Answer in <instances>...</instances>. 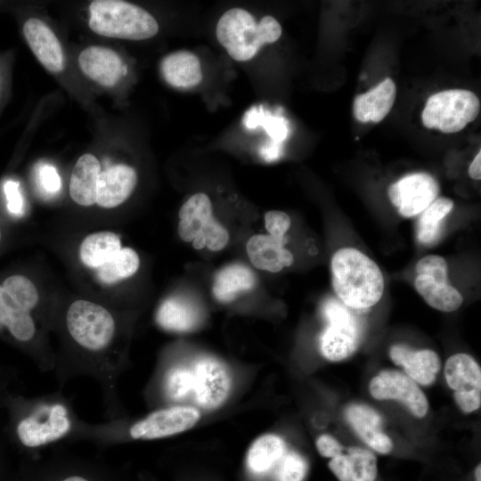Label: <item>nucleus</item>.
I'll use <instances>...</instances> for the list:
<instances>
[{"mask_svg":"<svg viewBox=\"0 0 481 481\" xmlns=\"http://www.w3.org/2000/svg\"><path fill=\"white\" fill-rule=\"evenodd\" d=\"M316 447L319 453L326 458H333L345 449L334 437L329 435L319 436L316 441Z\"/></svg>","mask_w":481,"mask_h":481,"instance_id":"36","label":"nucleus"},{"mask_svg":"<svg viewBox=\"0 0 481 481\" xmlns=\"http://www.w3.org/2000/svg\"><path fill=\"white\" fill-rule=\"evenodd\" d=\"M89 14V28L102 37L143 40L159 31L156 19L148 11L126 1H92Z\"/></svg>","mask_w":481,"mask_h":481,"instance_id":"6","label":"nucleus"},{"mask_svg":"<svg viewBox=\"0 0 481 481\" xmlns=\"http://www.w3.org/2000/svg\"><path fill=\"white\" fill-rule=\"evenodd\" d=\"M255 284V274L249 267L233 264L217 273L214 279L212 291L219 301L230 302L240 293L253 289Z\"/></svg>","mask_w":481,"mask_h":481,"instance_id":"24","label":"nucleus"},{"mask_svg":"<svg viewBox=\"0 0 481 481\" xmlns=\"http://www.w3.org/2000/svg\"><path fill=\"white\" fill-rule=\"evenodd\" d=\"M281 32V24L273 16H264L257 22L241 8L226 11L216 29L218 42L238 61L252 59L264 45L276 42Z\"/></svg>","mask_w":481,"mask_h":481,"instance_id":"5","label":"nucleus"},{"mask_svg":"<svg viewBox=\"0 0 481 481\" xmlns=\"http://www.w3.org/2000/svg\"><path fill=\"white\" fill-rule=\"evenodd\" d=\"M23 34L29 48L47 70L53 73L62 70L64 60L61 43L46 23L37 18H29L23 25Z\"/></svg>","mask_w":481,"mask_h":481,"instance_id":"15","label":"nucleus"},{"mask_svg":"<svg viewBox=\"0 0 481 481\" xmlns=\"http://www.w3.org/2000/svg\"><path fill=\"white\" fill-rule=\"evenodd\" d=\"M137 183L135 170L126 164H117L101 173L96 203L112 208L126 201Z\"/></svg>","mask_w":481,"mask_h":481,"instance_id":"16","label":"nucleus"},{"mask_svg":"<svg viewBox=\"0 0 481 481\" xmlns=\"http://www.w3.org/2000/svg\"><path fill=\"white\" fill-rule=\"evenodd\" d=\"M4 439L23 453H33L62 442H73L81 419L72 400L61 389L36 396L5 392Z\"/></svg>","mask_w":481,"mask_h":481,"instance_id":"2","label":"nucleus"},{"mask_svg":"<svg viewBox=\"0 0 481 481\" xmlns=\"http://www.w3.org/2000/svg\"><path fill=\"white\" fill-rule=\"evenodd\" d=\"M448 198H436L421 213L416 224V236L423 245H433L441 237L442 222L453 208Z\"/></svg>","mask_w":481,"mask_h":481,"instance_id":"28","label":"nucleus"},{"mask_svg":"<svg viewBox=\"0 0 481 481\" xmlns=\"http://www.w3.org/2000/svg\"><path fill=\"white\" fill-rule=\"evenodd\" d=\"M480 163H481V152L479 151L469 167V175L474 180H480L481 178Z\"/></svg>","mask_w":481,"mask_h":481,"instance_id":"39","label":"nucleus"},{"mask_svg":"<svg viewBox=\"0 0 481 481\" xmlns=\"http://www.w3.org/2000/svg\"><path fill=\"white\" fill-rule=\"evenodd\" d=\"M437 181L427 173L407 175L388 188V197L398 213L404 217L420 214L437 197Z\"/></svg>","mask_w":481,"mask_h":481,"instance_id":"12","label":"nucleus"},{"mask_svg":"<svg viewBox=\"0 0 481 481\" xmlns=\"http://www.w3.org/2000/svg\"><path fill=\"white\" fill-rule=\"evenodd\" d=\"M396 96V86L386 78L367 93L359 94L354 102V114L360 122H379L390 111Z\"/></svg>","mask_w":481,"mask_h":481,"instance_id":"22","label":"nucleus"},{"mask_svg":"<svg viewBox=\"0 0 481 481\" xmlns=\"http://www.w3.org/2000/svg\"><path fill=\"white\" fill-rule=\"evenodd\" d=\"M370 392L378 400H396L416 417H424L428 410L426 395L406 374L397 371H380L370 382Z\"/></svg>","mask_w":481,"mask_h":481,"instance_id":"13","label":"nucleus"},{"mask_svg":"<svg viewBox=\"0 0 481 481\" xmlns=\"http://www.w3.org/2000/svg\"><path fill=\"white\" fill-rule=\"evenodd\" d=\"M444 375L462 412L469 413L480 407L481 369L472 356L456 354L449 357L444 365Z\"/></svg>","mask_w":481,"mask_h":481,"instance_id":"11","label":"nucleus"},{"mask_svg":"<svg viewBox=\"0 0 481 481\" xmlns=\"http://www.w3.org/2000/svg\"><path fill=\"white\" fill-rule=\"evenodd\" d=\"M78 64L87 77L104 86H115L126 74V67L119 55L104 46L84 49L78 56Z\"/></svg>","mask_w":481,"mask_h":481,"instance_id":"14","label":"nucleus"},{"mask_svg":"<svg viewBox=\"0 0 481 481\" xmlns=\"http://www.w3.org/2000/svg\"><path fill=\"white\" fill-rule=\"evenodd\" d=\"M84 469H65L64 472H60L56 476H52L50 481H98L95 477Z\"/></svg>","mask_w":481,"mask_h":481,"instance_id":"37","label":"nucleus"},{"mask_svg":"<svg viewBox=\"0 0 481 481\" xmlns=\"http://www.w3.org/2000/svg\"><path fill=\"white\" fill-rule=\"evenodd\" d=\"M14 378V371L11 368L0 366V386H9Z\"/></svg>","mask_w":481,"mask_h":481,"instance_id":"40","label":"nucleus"},{"mask_svg":"<svg viewBox=\"0 0 481 481\" xmlns=\"http://www.w3.org/2000/svg\"><path fill=\"white\" fill-rule=\"evenodd\" d=\"M331 458L328 466L339 481H374L377 460L373 452L361 447L344 449Z\"/></svg>","mask_w":481,"mask_h":481,"instance_id":"18","label":"nucleus"},{"mask_svg":"<svg viewBox=\"0 0 481 481\" xmlns=\"http://www.w3.org/2000/svg\"><path fill=\"white\" fill-rule=\"evenodd\" d=\"M37 181L40 188L48 194L58 192L61 181L54 167L50 164H41L37 168Z\"/></svg>","mask_w":481,"mask_h":481,"instance_id":"35","label":"nucleus"},{"mask_svg":"<svg viewBox=\"0 0 481 481\" xmlns=\"http://www.w3.org/2000/svg\"><path fill=\"white\" fill-rule=\"evenodd\" d=\"M286 242L268 234H256L248 240L247 254L256 268L278 273L294 262L292 253L284 248Z\"/></svg>","mask_w":481,"mask_h":481,"instance_id":"19","label":"nucleus"},{"mask_svg":"<svg viewBox=\"0 0 481 481\" xmlns=\"http://www.w3.org/2000/svg\"><path fill=\"white\" fill-rule=\"evenodd\" d=\"M9 386H0V408H2V402L5 392L8 390Z\"/></svg>","mask_w":481,"mask_h":481,"instance_id":"42","label":"nucleus"},{"mask_svg":"<svg viewBox=\"0 0 481 481\" xmlns=\"http://www.w3.org/2000/svg\"><path fill=\"white\" fill-rule=\"evenodd\" d=\"M480 110V101L469 90L451 89L434 94L427 100L421 118L428 128L445 134L462 130Z\"/></svg>","mask_w":481,"mask_h":481,"instance_id":"9","label":"nucleus"},{"mask_svg":"<svg viewBox=\"0 0 481 481\" xmlns=\"http://www.w3.org/2000/svg\"><path fill=\"white\" fill-rule=\"evenodd\" d=\"M140 265L138 254L130 248L121 249L111 259L97 268L99 280L112 284L134 275Z\"/></svg>","mask_w":481,"mask_h":481,"instance_id":"30","label":"nucleus"},{"mask_svg":"<svg viewBox=\"0 0 481 481\" xmlns=\"http://www.w3.org/2000/svg\"><path fill=\"white\" fill-rule=\"evenodd\" d=\"M276 481H303L307 472V462L296 452H285L276 464Z\"/></svg>","mask_w":481,"mask_h":481,"instance_id":"32","label":"nucleus"},{"mask_svg":"<svg viewBox=\"0 0 481 481\" xmlns=\"http://www.w3.org/2000/svg\"><path fill=\"white\" fill-rule=\"evenodd\" d=\"M332 286L346 306L363 311L377 304L384 292V277L377 264L354 248L336 251L331 259Z\"/></svg>","mask_w":481,"mask_h":481,"instance_id":"4","label":"nucleus"},{"mask_svg":"<svg viewBox=\"0 0 481 481\" xmlns=\"http://www.w3.org/2000/svg\"><path fill=\"white\" fill-rule=\"evenodd\" d=\"M414 286L426 303L439 311L452 312L462 304L463 298L457 289L428 275L418 274Z\"/></svg>","mask_w":481,"mask_h":481,"instance_id":"25","label":"nucleus"},{"mask_svg":"<svg viewBox=\"0 0 481 481\" xmlns=\"http://www.w3.org/2000/svg\"><path fill=\"white\" fill-rule=\"evenodd\" d=\"M4 191L10 211L16 214L21 212L23 204L19 184L13 181H8L4 185Z\"/></svg>","mask_w":481,"mask_h":481,"instance_id":"38","label":"nucleus"},{"mask_svg":"<svg viewBox=\"0 0 481 481\" xmlns=\"http://www.w3.org/2000/svg\"><path fill=\"white\" fill-rule=\"evenodd\" d=\"M346 420L360 438L379 453H388L393 444L381 430V418L372 408L363 404H352L346 409Z\"/></svg>","mask_w":481,"mask_h":481,"instance_id":"20","label":"nucleus"},{"mask_svg":"<svg viewBox=\"0 0 481 481\" xmlns=\"http://www.w3.org/2000/svg\"><path fill=\"white\" fill-rule=\"evenodd\" d=\"M69 349L55 357L59 375L71 380L93 379L101 388L115 386L124 370V358L116 348L118 322L103 306L85 299L72 302L64 315Z\"/></svg>","mask_w":481,"mask_h":481,"instance_id":"1","label":"nucleus"},{"mask_svg":"<svg viewBox=\"0 0 481 481\" xmlns=\"http://www.w3.org/2000/svg\"><path fill=\"white\" fill-rule=\"evenodd\" d=\"M3 288L26 309L34 312L39 302V295L34 283L23 275L7 277Z\"/></svg>","mask_w":481,"mask_h":481,"instance_id":"31","label":"nucleus"},{"mask_svg":"<svg viewBox=\"0 0 481 481\" xmlns=\"http://www.w3.org/2000/svg\"><path fill=\"white\" fill-rule=\"evenodd\" d=\"M475 477H476V481H481V465L478 464V466L476 468V470H475Z\"/></svg>","mask_w":481,"mask_h":481,"instance_id":"43","label":"nucleus"},{"mask_svg":"<svg viewBox=\"0 0 481 481\" xmlns=\"http://www.w3.org/2000/svg\"><path fill=\"white\" fill-rule=\"evenodd\" d=\"M189 398L204 410H214L226 400L232 385L226 367L212 357H201L189 364Z\"/></svg>","mask_w":481,"mask_h":481,"instance_id":"10","label":"nucleus"},{"mask_svg":"<svg viewBox=\"0 0 481 481\" xmlns=\"http://www.w3.org/2000/svg\"><path fill=\"white\" fill-rule=\"evenodd\" d=\"M4 442L0 437V481H3L4 479Z\"/></svg>","mask_w":481,"mask_h":481,"instance_id":"41","label":"nucleus"},{"mask_svg":"<svg viewBox=\"0 0 481 481\" xmlns=\"http://www.w3.org/2000/svg\"><path fill=\"white\" fill-rule=\"evenodd\" d=\"M285 452V444L280 436L273 434L261 436L248 451L247 465L253 473H266L276 466Z\"/></svg>","mask_w":481,"mask_h":481,"instance_id":"27","label":"nucleus"},{"mask_svg":"<svg viewBox=\"0 0 481 481\" xmlns=\"http://www.w3.org/2000/svg\"><path fill=\"white\" fill-rule=\"evenodd\" d=\"M0 240H1V228H0Z\"/></svg>","mask_w":481,"mask_h":481,"instance_id":"44","label":"nucleus"},{"mask_svg":"<svg viewBox=\"0 0 481 481\" xmlns=\"http://www.w3.org/2000/svg\"><path fill=\"white\" fill-rule=\"evenodd\" d=\"M160 327L171 331H188L197 323V315L191 306L175 299L161 304L156 314Z\"/></svg>","mask_w":481,"mask_h":481,"instance_id":"29","label":"nucleus"},{"mask_svg":"<svg viewBox=\"0 0 481 481\" xmlns=\"http://www.w3.org/2000/svg\"><path fill=\"white\" fill-rule=\"evenodd\" d=\"M290 224V217L283 211L271 210L265 215V224L268 235L276 240L287 241L285 233Z\"/></svg>","mask_w":481,"mask_h":481,"instance_id":"34","label":"nucleus"},{"mask_svg":"<svg viewBox=\"0 0 481 481\" xmlns=\"http://www.w3.org/2000/svg\"><path fill=\"white\" fill-rule=\"evenodd\" d=\"M389 355L408 377L423 386L432 384L441 368L437 354L430 349L412 350L406 345L396 344L391 346Z\"/></svg>","mask_w":481,"mask_h":481,"instance_id":"17","label":"nucleus"},{"mask_svg":"<svg viewBox=\"0 0 481 481\" xmlns=\"http://www.w3.org/2000/svg\"><path fill=\"white\" fill-rule=\"evenodd\" d=\"M160 72L168 85L178 89L194 87L203 77L199 58L186 50L166 55L160 62Z\"/></svg>","mask_w":481,"mask_h":481,"instance_id":"21","label":"nucleus"},{"mask_svg":"<svg viewBox=\"0 0 481 481\" xmlns=\"http://www.w3.org/2000/svg\"><path fill=\"white\" fill-rule=\"evenodd\" d=\"M178 234L196 249L207 247L219 251L226 247L229 232L212 215V204L205 193L191 196L179 210Z\"/></svg>","mask_w":481,"mask_h":481,"instance_id":"8","label":"nucleus"},{"mask_svg":"<svg viewBox=\"0 0 481 481\" xmlns=\"http://www.w3.org/2000/svg\"><path fill=\"white\" fill-rule=\"evenodd\" d=\"M200 417L199 411L194 407L173 405L158 409L132 421L118 418L89 423L82 420L73 442L111 446L126 441L159 439L192 428Z\"/></svg>","mask_w":481,"mask_h":481,"instance_id":"3","label":"nucleus"},{"mask_svg":"<svg viewBox=\"0 0 481 481\" xmlns=\"http://www.w3.org/2000/svg\"><path fill=\"white\" fill-rule=\"evenodd\" d=\"M418 274H426L437 281L447 282L448 266L445 259L437 255H428L422 257L416 265Z\"/></svg>","mask_w":481,"mask_h":481,"instance_id":"33","label":"nucleus"},{"mask_svg":"<svg viewBox=\"0 0 481 481\" xmlns=\"http://www.w3.org/2000/svg\"><path fill=\"white\" fill-rule=\"evenodd\" d=\"M101 173L100 162L93 154L86 153L77 159L69 182V194L77 204L88 207L96 203Z\"/></svg>","mask_w":481,"mask_h":481,"instance_id":"23","label":"nucleus"},{"mask_svg":"<svg viewBox=\"0 0 481 481\" xmlns=\"http://www.w3.org/2000/svg\"><path fill=\"white\" fill-rule=\"evenodd\" d=\"M356 311L340 300L329 298L322 306L328 325L320 338V349L330 361H341L357 349L363 333V323Z\"/></svg>","mask_w":481,"mask_h":481,"instance_id":"7","label":"nucleus"},{"mask_svg":"<svg viewBox=\"0 0 481 481\" xmlns=\"http://www.w3.org/2000/svg\"><path fill=\"white\" fill-rule=\"evenodd\" d=\"M121 249L119 237L112 232H98L89 234L80 245L79 257L82 263L91 268H99Z\"/></svg>","mask_w":481,"mask_h":481,"instance_id":"26","label":"nucleus"}]
</instances>
